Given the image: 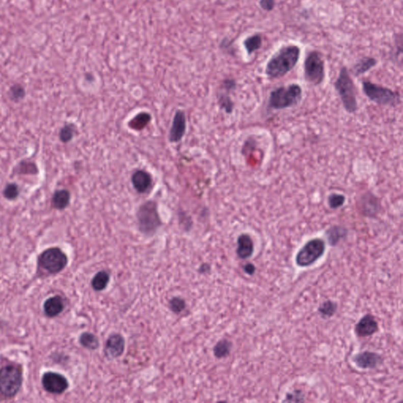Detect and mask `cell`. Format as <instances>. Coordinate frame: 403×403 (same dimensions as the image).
<instances>
[{
  "label": "cell",
  "instance_id": "obj_33",
  "mask_svg": "<svg viewBox=\"0 0 403 403\" xmlns=\"http://www.w3.org/2000/svg\"><path fill=\"white\" fill-rule=\"evenodd\" d=\"M170 310L175 313H180L186 307L185 301L179 297H173L169 303Z\"/></svg>",
  "mask_w": 403,
  "mask_h": 403
},
{
  "label": "cell",
  "instance_id": "obj_15",
  "mask_svg": "<svg viewBox=\"0 0 403 403\" xmlns=\"http://www.w3.org/2000/svg\"><path fill=\"white\" fill-rule=\"evenodd\" d=\"M378 324L373 316L367 314L361 319L355 327L357 335L360 337L372 336L378 332Z\"/></svg>",
  "mask_w": 403,
  "mask_h": 403
},
{
  "label": "cell",
  "instance_id": "obj_35",
  "mask_svg": "<svg viewBox=\"0 0 403 403\" xmlns=\"http://www.w3.org/2000/svg\"><path fill=\"white\" fill-rule=\"evenodd\" d=\"M285 401H303V395L301 391H295L291 394H287Z\"/></svg>",
  "mask_w": 403,
  "mask_h": 403
},
{
  "label": "cell",
  "instance_id": "obj_10",
  "mask_svg": "<svg viewBox=\"0 0 403 403\" xmlns=\"http://www.w3.org/2000/svg\"><path fill=\"white\" fill-rule=\"evenodd\" d=\"M42 384L46 391L53 394H61L69 388V382L64 375L53 372L43 374Z\"/></svg>",
  "mask_w": 403,
  "mask_h": 403
},
{
  "label": "cell",
  "instance_id": "obj_31",
  "mask_svg": "<svg viewBox=\"0 0 403 403\" xmlns=\"http://www.w3.org/2000/svg\"><path fill=\"white\" fill-rule=\"evenodd\" d=\"M218 104L227 114H232V111H233L234 103L229 95L221 94L218 96Z\"/></svg>",
  "mask_w": 403,
  "mask_h": 403
},
{
  "label": "cell",
  "instance_id": "obj_25",
  "mask_svg": "<svg viewBox=\"0 0 403 403\" xmlns=\"http://www.w3.org/2000/svg\"><path fill=\"white\" fill-rule=\"evenodd\" d=\"M261 44H262V39L259 34L253 35L248 37L244 42V47L249 55L253 54L254 52L261 48Z\"/></svg>",
  "mask_w": 403,
  "mask_h": 403
},
{
  "label": "cell",
  "instance_id": "obj_1",
  "mask_svg": "<svg viewBox=\"0 0 403 403\" xmlns=\"http://www.w3.org/2000/svg\"><path fill=\"white\" fill-rule=\"evenodd\" d=\"M300 48L295 45L281 47L272 56L265 67V74L270 79L283 77L294 69L300 60Z\"/></svg>",
  "mask_w": 403,
  "mask_h": 403
},
{
  "label": "cell",
  "instance_id": "obj_12",
  "mask_svg": "<svg viewBox=\"0 0 403 403\" xmlns=\"http://www.w3.org/2000/svg\"><path fill=\"white\" fill-rule=\"evenodd\" d=\"M186 116L183 111L178 110L175 113L173 123L169 133L170 142L177 143L183 138L186 132Z\"/></svg>",
  "mask_w": 403,
  "mask_h": 403
},
{
  "label": "cell",
  "instance_id": "obj_26",
  "mask_svg": "<svg viewBox=\"0 0 403 403\" xmlns=\"http://www.w3.org/2000/svg\"><path fill=\"white\" fill-rule=\"evenodd\" d=\"M231 349H232V343L230 341L222 339L215 345L214 348H213V354L216 358H225L230 353Z\"/></svg>",
  "mask_w": 403,
  "mask_h": 403
},
{
  "label": "cell",
  "instance_id": "obj_38",
  "mask_svg": "<svg viewBox=\"0 0 403 403\" xmlns=\"http://www.w3.org/2000/svg\"><path fill=\"white\" fill-rule=\"evenodd\" d=\"M244 270L248 275H253L255 274V266L251 263H248L244 266Z\"/></svg>",
  "mask_w": 403,
  "mask_h": 403
},
{
  "label": "cell",
  "instance_id": "obj_34",
  "mask_svg": "<svg viewBox=\"0 0 403 403\" xmlns=\"http://www.w3.org/2000/svg\"><path fill=\"white\" fill-rule=\"evenodd\" d=\"M18 173L22 174H37L38 169L32 162H21L18 166Z\"/></svg>",
  "mask_w": 403,
  "mask_h": 403
},
{
  "label": "cell",
  "instance_id": "obj_28",
  "mask_svg": "<svg viewBox=\"0 0 403 403\" xmlns=\"http://www.w3.org/2000/svg\"><path fill=\"white\" fill-rule=\"evenodd\" d=\"M76 133V128L73 124H66L61 128L59 132V139L62 142L67 144L71 141Z\"/></svg>",
  "mask_w": 403,
  "mask_h": 403
},
{
  "label": "cell",
  "instance_id": "obj_7",
  "mask_svg": "<svg viewBox=\"0 0 403 403\" xmlns=\"http://www.w3.org/2000/svg\"><path fill=\"white\" fill-rule=\"evenodd\" d=\"M22 383V374L17 367L7 365L0 369V393L13 397L18 392Z\"/></svg>",
  "mask_w": 403,
  "mask_h": 403
},
{
  "label": "cell",
  "instance_id": "obj_22",
  "mask_svg": "<svg viewBox=\"0 0 403 403\" xmlns=\"http://www.w3.org/2000/svg\"><path fill=\"white\" fill-rule=\"evenodd\" d=\"M110 274L106 271L98 272L92 280V286L95 291H102L108 287L110 282Z\"/></svg>",
  "mask_w": 403,
  "mask_h": 403
},
{
  "label": "cell",
  "instance_id": "obj_36",
  "mask_svg": "<svg viewBox=\"0 0 403 403\" xmlns=\"http://www.w3.org/2000/svg\"><path fill=\"white\" fill-rule=\"evenodd\" d=\"M259 4L264 11H271L275 7L276 0H260Z\"/></svg>",
  "mask_w": 403,
  "mask_h": 403
},
{
  "label": "cell",
  "instance_id": "obj_20",
  "mask_svg": "<svg viewBox=\"0 0 403 403\" xmlns=\"http://www.w3.org/2000/svg\"><path fill=\"white\" fill-rule=\"evenodd\" d=\"M378 64L377 59L372 57H364L357 62L356 64L353 66V73L355 76H360L366 72L375 67Z\"/></svg>",
  "mask_w": 403,
  "mask_h": 403
},
{
  "label": "cell",
  "instance_id": "obj_3",
  "mask_svg": "<svg viewBox=\"0 0 403 403\" xmlns=\"http://www.w3.org/2000/svg\"><path fill=\"white\" fill-rule=\"evenodd\" d=\"M334 88L345 111L349 114H355L358 109L356 87L347 68H341L339 76L335 82Z\"/></svg>",
  "mask_w": 403,
  "mask_h": 403
},
{
  "label": "cell",
  "instance_id": "obj_32",
  "mask_svg": "<svg viewBox=\"0 0 403 403\" xmlns=\"http://www.w3.org/2000/svg\"><path fill=\"white\" fill-rule=\"evenodd\" d=\"M336 310V304L332 301H326L320 305L318 311L321 313L322 316L326 317H332Z\"/></svg>",
  "mask_w": 403,
  "mask_h": 403
},
{
  "label": "cell",
  "instance_id": "obj_17",
  "mask_svg": "<svg viewBox=\"0 0 403 403\" xmlns=\"http://www.w3.org/2000/svg\"><path fill=\"white\" fill-rule=\"evenodd\" d=\"M238 257L241 259H247L253 255L254 252V242L248 234L243 233L237 239Z\"/></svg>",
  "mask_w": 403,
  "mask_h": 403
},
{
  "label": "cell",
  "instance_id": "obj_5",
  "mask_svg": "<svg viewBox=\"0 0 403 403\" xmlns=\"http://www.w3.org/2000/svg\"><path fill=\"white\" fill-rule=\"evenodd\" d=\"M362 91L369 100L381 106L395 108L401 102L398 92L369 80L362 82Z\"/></svg>",
  "mask_w": 403,
  "mask_h": 403
},
{
  "label": "cell",
  "instance_id": "obj_2",
  "mask_svg": "<svg viewBox=\"0 0 403 403\" xmlns=\"http://www.w3.org/2000/svg\"><path fill=\"white\" fill-rule=\"evenodd\" d=\"M303 99V89L298 84H291L287 87L281 86L270 92L268 99L270 109L282 111L294 108Z\"/></svg>",
  "mask_w": 403,
  "mask_h": 403
},
{
  "label": "cell",
  "instance_id": "obj_23",
  "mask_svg": "<svg viewBox=\"0 0 403 403\" xmlns=\"http://www.w3.org/2000/svg\"><path fill=\"white\" fill-rule=\"evenodd\" d=\"M347 230L345 229L344 227L336 226L331 227L330 229H328L326 232V235H327L328 239L331 245H336L339 242L341 239H343L346 235Z\"/></svg>",
  "mask_w": 403,
  "mask_h": 403
},
{
  "label": "cell",
  "instance_id": "obj_16",
  "mask_svg": "<svg viewBox=\"0 0 403 403\" xmlns=\"http://www.w3.org/2000/svg\"><path fill=\"white\" fill-rule=\"evenodd\" d=\"M134 189L139 193H145L152 185V177L145 170H137L131 178Z\"/></svg>",
  "mask_w": 403,
  "mask_h": 403
},
{
  "label": "cell",
  "instance_id": "obj_21",
  "mask_svg": "<svg viewBox=\"0 0 403 403\" xmlns=\"http://www.w3.org/2000/svg\"><path fill=\"white\" fill-rule=\"evenodd\" d=\"M151 120V115L148 113H140L128 122V127L132 129L140 131L144 129L150 123Z\"/></svg>",
  "mask_w": 403,
  "mask_h": 403
},
{
  "label": "cell",
  "instance_id": "obj_18",
  "mask_svg": "<svg viewBox=\"0 0 403 403\" xmlns=\"http://www.w3.org/2000/svg\"><path fill=\"white\" fill-rule=\"evenodd\" d=\"M43 308L47 316L50 317H56L63 312L64 309V302L59 295L49 298L48 300H46L44 303Z\"/></svg>",
  "mask_w": 403,
  "mask_h": 403
},
{
  "label": "cell",
  "instance_id": "obj_24",
  "mask_svg": "<svg viewBox=\"0 0 403 403\" xmlns=\"http://www.w3.org/2000/svg\"><path fill=\"white\" fill-rule=\"evenodd\" d=\"M80 343L84 346L89 350H96L99 348V341L98 338L95 335L90 333V332H84L80 335Z\"/></svg>",
  "mask_w": 403,
  "mask_h": 403
},
{
  "label": "cell",
  "instance_id": "obj_8",
  "mask_svg": "<svg viewBox=\"0 0 403 403\" xmlns=\"http://www.w3.org/2000/svg\"><path fill=\"white\" fill-rule=\"evenodd\" d=\"M326 248V243L323 239L320 238L310 239L298 252L296 264L300 267L311 265L323 256Z\"/></svg>",
  "mask_w": 403,
  "mask_h": 403
},
{
  "label": "cell",
  "instance_id": "obj_19",
  "mask_svg": "<svg viewBox=\"0 0 403 403\" xmlns=\"http://www.w3.org/2000/svg\"><path fill=\"white\" fill-rule=\"evenodd\" d=\"M70 199L71 195L67 189H59L52 196V206L55 209L63 210L69 206Z\"/></svg>",
  "mask_w": 403,
  "mask_h": 403
},
{
  "label": "cell",
  "instance_id": "obj_11",
  "mask_svg": "<svg viewBox=\"0 0 403 403\" xmlns=\"http://www.w3.org/2000/svg\"><path fill=\"white\" fill-rule=\"evenodd\" d=\"M358 207L364 216L373 218L381 211V199L372 192H365L358 200Z\"/></svg>",
  "mask_w": 403,
  "mask_h": 403
},
{
  "label": "cell",
  "instance_id": "obj_27",
  "mask_svg": "<svg viewBox=\"0 0 403 403\" xmlns=\"http://www.w3.org/2000/svg\"><path fill=\"white\" fill-rule=\"evenodd\" d=\"M346 203V196L341 193L332 192L328 196V205L332 209L342 207Z\"/></svg>",
  "mask_w": 403,
  "mask_h": 403
},
{
  "label": "cell",
  "instance_id": "obj_29",
  "mask_svg": "<svg viewBox=\"0 0 403 403\" xmlns=\"http://www.w3.org/2000/svg\"><path fill=\"white\" fill-rule=\"evenodd\" d=\"M8 95L11 101L18 102L24 99V96H25V90L22 85L16 84L11 87Z\"/></svg>",
  "mask_w": 403,
  "mask_h": 403
},
{
  "label": "cell",
  "instance_id": "obj_14",
  "mask_svg": "<svg viewBox=\"0 0 403 403\" xmlns=\"http://www.w3.org/2000/svg\"><path fill=\"white\" fill-rule=\"evenodd\" d=\"M354 362L362 369H372L382 363L381 355L374 352H365L358 354L353 358Z\"/></svg>",
  "mask_w": 403,
  "mask_h": 403
},
{
  "label": "cell",
  "instance_id": "obj_37",
  "mask_svg": "<svg viewBox=\"0 0 403 403\" xmlns=\"http://www.w3.org/2000/svg\"><path fill=\"white\" fill-rule=\"evenodd\" d=\"M222 88L225 90H226L227 92H230V91L235 89L236 83H235V80H233V79L227 78V79L224 80L223 83H222Z\"/></svg>",
  "mask_w": 403,
  "mask_h": 403
},
{
  "label": "cell",
  "instance_id": "obj_30",
  "mask_svg": "<svg viewBox=\"0 0 403 403\" xmlns=\"http://www.w3.org/2000/svg\"><path fill=\"white\" fill-rule=\"evenodd\" d=\"M3 195L7 200H15L20 195L19 186L15 183H9L4 187Z\"/></svg>",
  "mask_w": 403,
  "mask_h": 403
},
{
  "label": "cell",
  "instance_id": "obj_9",
  "mask_svg": "<svg viewBox=\"0 0 403 403\" xmlns=\"http://www.w3.org/2000/svg\"><path fill=\"white\" fill-rule=\"evenodd\" d=\"M39 263L50 274H57L66 266L68 258L60 248H49L40 255Z\"/></svg>",
  "mask_w": 403,
  "mask_h": 403
},
{
  "label": "cell",
  "instance_id": "obj_13",
  "mask_svg": "<svg viewBox=\"0 0 403 403\" xmlns=\"http://www.w3.org/2000/svg\"><path fill=\"white\" fill-rule=\"evenodd\" d=\"M125 341L123 336L120 334H112L106 341L104 353L108 358H117L123 355L125 352Z\"/></svg>",
  "mask_w": 403,
  "mask_h": 403
},
{
  "label": "cell",
  "instance_id": "obj_6",
  "mask_svg": "<svg viewBox=\"0 0 403 403\" xmlns=\"http://www.w3.org/2000/svg\"><path fill=\"white\" fill-rule=\"evenodd\" d=\"M304 77L307 83L317 86L326 77V68L323 58L317 50L310 51L304 62Z\"/></svg>",
  "mask_w": 403,
  "mask_h": 403
},
{
  "label": "cell",
  "instance_id": "obj_4",
  "mask_svg": "<svg viewBox=\"0 0 403 403\" xmlns=\"http://www.w3.org/2000/svg\"><path fill=\"white\" fill-rule=\"evenodd\" d=\"M138 228L146 235H152L162 225L157 205L154 201H147L140 205L137 213Z\"/></svg>",
  "mask_w": 403,
  "mask_h": 403
}]
</instances>
